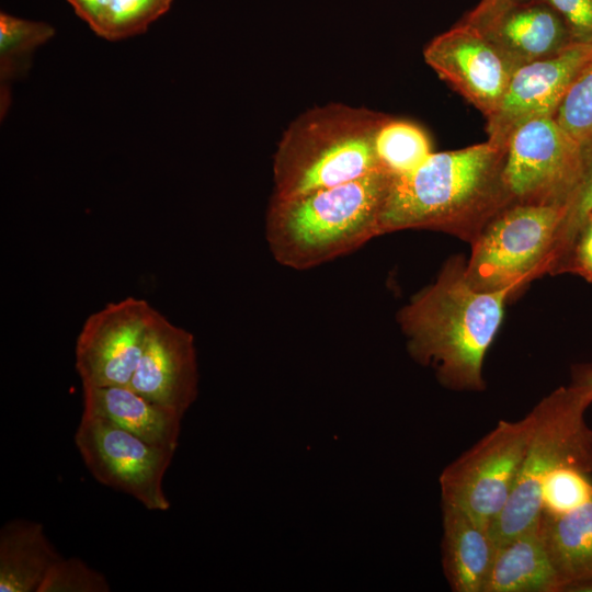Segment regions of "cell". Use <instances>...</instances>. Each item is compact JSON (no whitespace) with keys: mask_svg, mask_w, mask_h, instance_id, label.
<instances>
[{"mask_svg":"<svg viewBox=\"0 0 592 592\" xmlns=\"http://www.w3.org/2000/svg\"><path fill=\"white\" fill-rule=\"evenodd\" d=\"M505 148L490 140L433 152L413 172L392 178L382 234L434 229L470 243L510 200L502 181Z\"/></svg>","mask_w":592,"mask_h":592,"instance_id":"1","label":"cell"},{"mask_svg":"<svg viewBox=\"0 0 592 592\" xmlns=\"http://www.w3.org/2000/svg\"><path fill=\"white\" fill-rule=\"evenodd\" d=\"M465 264L457 257L448 260L437 280L398 316L410 354L432 366L443 386L481 391L485 355L512 293L476 289L466 278Z\"/></svg>","mask_w":592,"mask_h":592,"instance_id":"2","label":"cell"},{"mask_svg":"<svg viewBox=\"0 0 592 592\" xmlns=\"http://www.w3.org/2000/svg\"><path fill=\"white\" fill-rule=\"evenodd\" d=\"M391 179L379 169L305 194L273 196L265 224L272 255L284 266L307 270L383 235L380 219Z\"/></svg>","mask_w":592,"mask_h":592,"instance_id":"3","label":"cell"},{"mask_svg":"<svg viewBox=\"0 0 592 592\" xmlns=\"http://www.w3.org/2000/svg\"><path fill=\"white\" fill-rule=\"evenodd\" d=\"M388 117L341 103L299 115L283 134L274 155L273 196H296L379 170L375 140Z\"/></svg>","mask_w":592,"mask_h":592,"instance_id":"4","label":"cell"},{"mask_svg":"<svg viewBox=\"0 0 592 592\" xmlns=\"http://www.w3.org/2000/svg\"><path fill=\"white\" fill-rule=\"evenodd\" d=\"M591 403L592 387L574 377L531 410L533 429L515 486L489 526L497 547L538 524L540 486L548 474L561 467L592 473V429L584 418Z\"/></svg>","mask_w":592,"mask_h":592,"instance_id":"5","label":"cell"},{"mask_svg":"<svg viewBox=\"0 0 592 592\" xmlns=\"http://www.w3.org/2000/svg\"><path fill=\"white\" fill-rule=\"evenodd\" d=\"M568 206L514 203L502 208L471 242L467 281L482 292L514 295L530 281L554 273Z\"/></svg>","mask_w":592,"mask_h":592,"instance_id":"6","label":"cell"},{"mask_svg":"<svg viewBox=\"0 0 592 592\" xmlns=\"http://www.w3.org/2000/svg\"><path fill=\"white\" fill-rule=\"evenodd\" d=\"M533 423L532 411L516 421L501 420L446 466L440 477L442 503L465 510L489 527L513 491Z\"/></svg>","mask_w":592,"mask_h":592,"instance_id":"7","label":"cell"},{"mask_svg":"<svg viewBox=\"0 0 592 592\" xmlns=\"http://www.w3.org/2000/svg\"><path fill=\"white\" fill-rule=\"evenodd\" d=\"M583 171V147L553 116L522 124L506 141L502 181L510 204L568 206Z\"/></svg>","mask_w":592,"mask_h":592,"instance_id":"8","label":"cell"},{"mask_svg":"<svg viewBox=\"0 0 592 592\" xmlns=\"http://www.w3.org/2000/svg\"><path fill=\"white\" fill-rule=\"evenodd\" d=\"M75 443L91 475L150 511H167L163 477L174 452L155 446L110 420L83 414Z\"/></svg>","mask_w":592,"mask_h":592,"instance_id":"9","label":"cell"},{"mask_svg":"<svg viewBox=\"0 0 592 592\" xmlns=\"http://www.w3.org/2000/svg\"><path fill=\"white\" fill-rule=\"evenodd\" d=\"M158 314L147 300L133 296L91 314L75 346L82 387L128 385Z\"/></svg>","mask_w":592,"mask_h":592,"instance_id":"10","label":"cell"},{"mask_svg":"<svg viewBox=\"0 0 592 592\" xmlns=\"http://www.w3.org/2000/svg\"><path fill=\"white\" fill-rule=\"evenodd\" d=\"M425 62L489 118L516 69L476 26L460 21L424 48Z\"/></svg>","mask_w":592,"mask_h":592,"instance_id":"11","label":"cell"},{"mask_svg":"<svg viewBox=\"0 0 592 592\" xmlns=\"http://www.w3.org/2000/svg\"><path fill=\"white\" fill-rule=\"evenodd\" d=\"M592 62V43L571 42L549 57L516 68L506 91L487 118L488 140L505 148L522 124L554 117L572 82Z\"/></svg>","mask_w":592,"mask_h":592,"instance_id":"12","label":"cell"},{"mask_svg":"<svg viewBox=\"0 0 592 592\" xmlns=\"http://www.w3.org/2000/svg\"><path fill=\"white\" fill-rule=\"evenodd\" d=\"M128 386L148 400L183 415L198 391L192 333L159 312L148 330Z\"/></svg>","mask_w":592,"mask_h":592,"instance_id":"13","label":"cell"},{"mask_svg":"<svg viewBox=\"0 0 592 592\" xmlns=\"http://www.w3.org/2000/svg\"><path fill=\"white\" fill-rule=\"evenodd\" d=\"M476 27L515 68L555 55L573 42L561 16L544 0L513 4Z\"/></svg>","mask_w":592,"mask_h":592,"instance_id":"14","label":"cell"},{"mask_svg":"<svg viewBox=\"0 0 592 592\" xmlns=\"http://www.w3.org/2000/svg\"><path fill=\"white\" fill-rule=\"evenodd\" d=\"M83 414L112 421L149 444L175 452L182 417L128 385L82 387Z\"/></svg>","mask_w":592,"mask_h":592,"instance_id":"15","label":"cell"},{"mask_svg":"<svg viewBox=\"0 0 592 592\" xmlns=\"http://www.w3.org/2000/svg\"><path fill=\"white\" fill-rule=\"evenodd\" d=\"M442 508L446 580L455 592H483L498 548L489 527L456 505Z\"/></svg>","mask_w":592,"mask_h":592,"instance_id":"16","label":"cell"},{"mask_svg":"<svg viewBox=\"0 0 592 592\" xmlns=\"http://www.w3.org/2000/svg\"><path fill=\"white\" fill-rule=\"evenodd\" d=\"M61 558L41 523H5L0 530V591L38 592L48 571Z\"/></svg>","mask_w":592,"mask_h":592,"instance_id":"17","label":"cell"},{"mask_svg":"<svg viewBox=\"0 0 592 592\" xmlns=\"http://www.w3.org/2000/svg\"><path fill=\"white\" fill-rule=\"evenodd\" d=\"M538 526L557 576L558 592L592 581V498L562 515L540 513Z\"/></svg>","mask_w":592,"mask_h":592,"instance_id":"18","label":"cell"},{"mask_svg":"<svg viewBox=\"0 0 592 592\" xmlns=\"http://www.w3.org/2000/svg\"><path fill=\"white\" fill-rule=\"evenodd\" d=\"M483 592H558L538 524L498 546Z\"/></svg>","mask_w":592,"mask_h":592,"instance_id":"19","label":"cell"},{"mask_svg":"<svg viewBox=\"0 0 592 592\" xmlns=\"http://www.w3.org/2000/svg\"><path fill=\"white\" fill-rule=\"evenodd\" d=\"M375 148L380 169L392 178L413 172L433 153L421 127L390 116L376 135Z\"/></svg>","mask_w":592,"mask_h":592,"instance_id":"20","label":"cell"},{"mask_svg":"<svg viewBox=\"0 0 592 592\" xmlns=\"http://www.w3.org/2000/svg\"><path fill=\"white\" fill-rule=\"evenodd\" d=\"M55 30L47 23L0 14V77L1 87L21 69L22 60L33 49L48 41Z\"/></svg>","mask_w":592,"mask_h":592,"instance_id":"21","label":"cell"},{"mask_svg":"<svg viewBox=\"0 0 592 592\" xmlns=\"http://www.w3.org/2000/svg\"><path fill=\"white\" fill-rule=\"evenodd\" d=\"M171 3L172 0H111L93 32L109 41L137 35L164 14Z\"/></svg>","mask_w":592,"mask_h":592,"instance_id":"22","label":"cell"},{"mask_svg":"<svg viewBox=\"0 0 592 592\" xmlns=\"http://www.w3.org/2000/svg\"><path fill=\"white\" fill-rule=\"evenodd\" d=\"M592 498L589 474L571 467H561L548 474L540 486L542 513L562 515Z\"/></svg>","mask_w":592,"mask_h":592,"instance_id":"23","label":"cell"},{"mask_svg":"<svg viewBox=\"0 0 592 592\" xmlns=\"http://www.w3.org/2000/svg\"><path fill=\"white\" fill-rule=\"evenodd\" d=\"M554 118L582 147L592 144V62L572 82Z\"/></svg>","mask_w":592,"mask_h":592,"instance_id":"24","label":"cell"},{"mask_svg":"<svg viewBox=\"0 0 592 592\" xmlns=\"http://www.w3.org/2000/svg\"><path fill=\"white\" fill-rule=\"evenodd\" d=\"M103 573L79 558L59 559L48 571L38 592H109Z\"/></svg>","mask_w":592,"mask_h":592,"instance_id":"25","label":"cell"},{"mask_svg":"<svg viewBox=\"0 0 592 592\" xmlns=\"http://www.w3.org/2000/svg\"><path fill=\"white\" fill-rule=\"evenodd\" d=\"M584 171L581 182L568 204L561 227L555 273L571 249L573 241L592 214V144L583 147Z\"/></svg>","mask_w":592,"mask_h":592,"instance_id":"26","label":"cell"},{"mask_svg":"<svg viewBox=\"0 0 592 592\" xmlns=\"http://www.w3.org/2000/svg\"><path fill=\"white\" fill-rule=\"evenodd\" d=\"M566 23L572 41L592 43V0H544Z\"/></svg>","mask_w":592,"mask_h":592,"instance_id":"27","label":"cell"},{"mask_svg":"<svg viewBox=\"0 0 592 592\" xmlns=\"http://www.w3.org/2000/svg\"><path fill=\"white\" fill-rule=\"evenodd\" d=\"M563 271L574 272L585 280L592 281V215L578 232L557 273Z\"/></svg>","mask_w":592,"mask_h":592,"instance_id":"28","label":"cell"},{"mask_svg":"<svg viewBox=\"0 0 592 592\" xmlns=\"http://www.w3.org/2000/svg\"><path fill=\"white\" fill-rule=\"evenodd\" d=\"M522 1L525 0H481L462 21L478 26L501 11Z\"/></svg>","mask_w":592,"mask_h":592,"instance_id":"29","label":"cell"},{"mask_svg":"<svg viewBox=\"0 0 592 592\" xmlns=\"http://www.w3.org/2000/svg\"><path fill=\"white\" fill-rule=\"evenodd\" d=\"M75 12L86 21L92 31L96 27L111 0H67Z\"/></svg>","mask_w":592,"mask_h":592,"instance_id":"30","label":"cell"},{"mask_svg":"<svg viewBox=\"0 0 592 592\" xmlns=\"http://www.w3.org/2000/svg\"><path fill=\"white\" fill-rule=\"evenodd\" d=\"M565 592H592V581L573 584Z\"/></svg>","mask_w":592,"mask_h":592,"instance_id":"31","label":"cell"},{"mask_svg":"<svg viewBox=\"0 0 592 592\" xmlns=\"http://www.w3.org/2000/svg\"><path fill=\"white\" fill-rule=\"evenodd\" d=\"M577 377L581 378L592 387V367L585 368L582 373L578 374Z\"/></svg>","mask_w":592,"mask_h":592,"instance_id":"32","label":"cell"},{"mask_svg":"<svg viewBox=\"0 0 592 592\" xmlns=\"http://www.w3.org/2000/svg\"><path fill=\"white\" fill-rule=\"evenodd\" d=\"M591 215H592V214H591ZM591 215H590V216H591Z\"/></svg>","mask_w":592,"mask_h":592,"instance_id":"33","label":"cell"}]
</instances>
